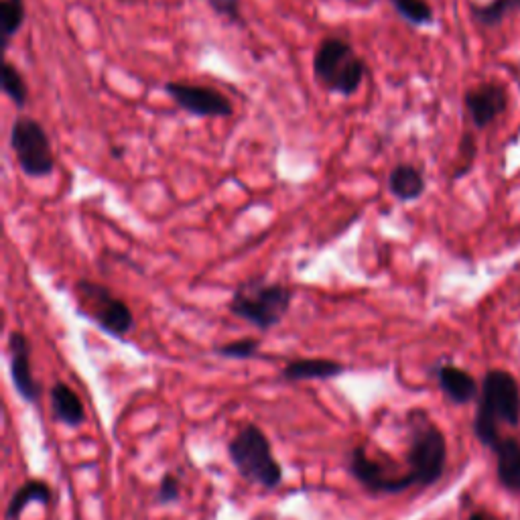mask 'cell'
I'll list each match as a JSON object with an SVG mask.
<instances>
[{"mask_svg": "<svg viewBox=\"0 0 520 520\" xmlns=\"http://www.w3.org/2000/svg\"><path fill=\"white\" fill-rule=\"evenodd\" d=\"M498 423L512 427L520 423V386L506 370H490L484 376L474 419V433L478 441L490 449L502 439Z\"/></svg>", "mask_w": 520, "mask_h": 520, "instance_id": "obj_1", "label": "cell"}, {"mask_svg": "<svg viewBox=\"0 0 520 520\" xmlns=\"http://www.w3.org/2000/svg\"><path fill=\"white\" fill-rule=\"evenodd\" d=\"M366 74L368 65L350 41L342 37L321 39L313 55V76L325 92L350 98L358 94Z\"/></svg>", "mask_w": 520, "mask_h": 520, "instance_id": "obj_2", "label": "cell"}, {"mask_svg": "<svg viewBox=\"0 0 520 520\" xmlns=\"http://www.w3.org/2000/svg\"><path fill=\"white\" fill-rule=\"evenodd\" d=\"M293 303V291L265 277H252L236 287L228 309L260 332H269L285 319Z\"/></svg>", "mask_w": 520, "mask_h": 520, "instance_id": "obj_3", "label": "cell"}, {"mask_svg": "<svg viewBox=\"0 0 520 520\" xmlns=\"http://www.w3.org/2000/svg\"><path fill=\"white\" fill-rule=\"evenodd\" d=\"M228 455L238 474L250 484L267 490L281 486L283 468L273 458L267 435L256 425H244L238 435L228 443Z\"/></svg>", "mask_w": 520, "mask_h": 520, "instance_id": "obj_4", "label": "cell"}, {"mask_svg": "<svg viewBox=\"0 0 520 520\" xmlns=\"http://www.w3.org/2000/svg\"><path fill=\"white\" fill-rule=\"evenodd\" d=\"M447 462V443L443 433L427 419L413 425L407 464V480L411 486H433L445 472Z\"/></svg>", "mask_w": 520, "mask_h": 520, "instance_id": "obj_5", "label": "cell"}, {"mask_svg": "<svg viewBox=\"0 0 520 520\" xmlns=\"http://www.w3.org/2000/svg\"><path fill=\"white\" fill-rule=\"evenodd\" d=\"M76 293L80 299V311L88 315L98 328L114 338H124L135 325V315L130 307L116 297L108 287L82 279L76 283Z\"/></svg>", "mask_w": 520, "mask_h": 520, "instance_id": "obj_6", "label": "cell"}, {"mask_svg": "<svg viewBox=\"0 0 520 520\" xmlns=\"http://www.w3.org/2000/svg\"><path fill=\"white\" fill-rule=\"evenodd\" d=\"M11 149L27 177L43 179L55 169L51 139L41 122L31 116H17L11 124Z\"/></svg>", "mask_w": 520, "mask_h": 520, "instance_id": "obj_7", "label": "cell"}, {"mask_svg": "<svg viewBox=\"0 0 520 520\" xmlns=\"http://www.w3.org/2000/svg\"><path fill=\"white\" fill-rule=\"evenodd\" d=\"M163 90L177 104V108L198 118H228L234 114L230 98L216 88L185 82H167Z\"/></svg>", "mask_w": 520, "mask_h": 520, "instance_id": "obj_8", "label": "cell"}, {"mask_svg": "<svg viewBox=\"0 0 520 520\" xmlns=\"http://www.w3.org/2000/svg\"><path fill=\"white\" fill-rule=\"evenodd\" d=\"M9 364H11V378H13L17 395L25 403L35 405L41 397V386L33 378L31 346H29V340L21 332H13L9 336Z\"/></svg>", "mask_w": 520, "mask_h": 520, "instance_id": "obj_9", "label": "cell"}, {"mask_svg": "<svg viewBox=\"0 0 520 520\" xmlns=\"http://www.w3.org/2000/svg\"><path fill=\"white\" fill-rule=\"evenodd\" d=\"M464 104H466V110H468L474 126L486 128L506 110L508 98H506V92L502 86L482 84V86L466 92Z\"/></svg>", "mask_w": 520, "mask_h": 520, "instance_id": "obj_10", "label": "cell"}, {"mask_svg": "<svg viewBox=\"0 0 520 520\" xmlns=\"http://www.w3.org/2000/svg\"><path fill=\"white\" fill-rule=\"evenodd\" d=\"M350 474L368 490L376 492V494H399V480L401 478H393L386 476V470L370 460L366 455L364 447H354L350 453Z\"/></svg>", "mask_w": 520, "mask_h": 520, "instance_id": "obj_11", "label": "cell"}, {"mask_svg": "<svg viewBox=\"0 0 520 520\" xmlns=\"http://www.w3.org/2000/svg\"><path fill=\"white\" fill-rule=\"evenodd\" d=\"M386 187L395 200L409 204V202H417L425 193L427 181H425V173L419 167L411 163H399L390 169Z\"/></svg>", "mask_w": 520, "mask_h": 520, "instance_id": "obj_12", "label": "cell"}, {"mask_svg": "<svg viewBox=\"0 0 520 520\" xmlns=\"http://www.w3.org/2000/svg\"><path fill=\"white\" fill-rule=\"evenodd\" d=\"M437 380L443 395L455 405H468L478 397V382L466 370L443 364L437 368Z\"/></svg>", "mask_w": 520, "mask_h": 520, "instance_id": "obj_13", "label": "cell"}, {"mask_svg": "<svg viewBox=\"0 0 520 520\" xmlns=\"http://www.w3.org/2000/svg\"><path fill=\"white\" fill-rule=\"evenodd\" d=\"M492 451L496 453L498 482L506 490L520 494V441L514 437H502Z\"/></svg>", "mask_w": 520, "mask_h": 520, "instance_id": "obj_14", "label": "cell"}, {"mask_svg": "<svg viewBox=\"0 0 520 520\" xmlns=\"http://www.w3.org/2000/svg\"><path fill=\"white\" fill-rule=\"evenodd\" d=\"M49 397H51V411L57 421L70 425V427H78L86 421L84 405L68 384H63V382L53 384Z\"/></svg>", "mask_w": 520, "mask_h": 520, "instance_id": "obj_15", "label": "cell"}, {"mask_svg": "<svg viewBox=\"0 0 520 520\" xmlns=\"http://www.w3.org/2000/svg\"><path fill=\"white\" fill-rule=\"evenodd\" d=\"M346 370L344 364L325 360V358H303V360H291L283 368L285 380H330L342 376Z\"/></svg>", "mask_w": 520, "mask_h": 520, "instance_id": "obj_16", "label": "cell"}, {"mask_svg": "<svg viewBox=\"0 0 520 520\" xmlns=\"http://www.w3.org/2000/svg\"><path fill=\"white\" fill-rule=\"evenodd\" d=\"M31 502H41V504H49L51 502V490H49V486L45 482L29 480L21 488H17L15 494L9 500V506H7V520H19L23 510Z\"/></svg>", "mask_w": 520, "mask_h": 520, "instance_id": "obj_17", "label": "cell"}, {"mask_svg": "<svg viewBox=\"0 0 520 520\" xmlns=\"http://www.w3.org/2000/svg\"><path fill=\"white\" fill-rule=\"evenodd\" d=\"M395 13L413 27H427L435 21L433 9L427 0H388Z\"/></svg>", "mask_w": 520, "mask_h": 520, "instance_id": "obj_18", "label": "cell"}, {"mask_svg": "<svg viewBox=\"0 0 520 520\" xmlns=\"http://www.w3.org/2000/svg\"><path fill=\"white\" fill-rule=\"evenodd\" d=\"M25 0H0V23H3V47L21 31L25 23Z\"/></svg>", "mask_w": 520, "mask_h": 520, "instance_id": "obj_19", "label": "cell"}, {"mask_svg": "<svg viewBox=\"0 0 520 520\" xmlns=\"http://www.w3.org/2000/svg\"><path fill=\"white\" fill-rule=\"evenodd\" d=\"M0 84H3V92L17 108L27 106V102H29L27 82H25L23 74L17 70V65H13L11 61H5V65H3V72H0Z\"/></svg>", "mask_w": 520, "mask_h": 520, "instance_id": "obj_20", "label": "cell"}, {"mask_svg": "<svg viewBox=\"0 0 520 520\" xmlns=\"http://www.w3.org/2000/svg\"><path fill=\"white\" fill-rule=\"evenodd\" d=\"M520 9V0H490L488 5H474L472 15L484 27L500 25L512 11Z\"/></svg>", "mask_w": 520, "mask_h": 520, "instance_id": "obj_21", "label": "cell"}, {"mask_svg": "<svg viewBox=\"0 0 520 520\" xmlns=\"http://www.w3.org/2000/svg\"><path fill=\"white\" fill-rule=\"evenodd\" d=\"M260 348V342L254 338H242L230 344H224L220 348H216V354L222 358H232V360H248L252 356H256Z\"/></svg>", "mask_w": 520, "mask_h": 520, "instance_id": "obj_22", "label": "cell"}, {"mask_svg": "<svg viewBox=\"0 0 520 520\" xmlns=\"http://www.w3.org/2000/svg\"><path fill=\"white\" fill-rule=\"evenodd\" d=\"M208 5L218 17L226 19L228 23H234L238 27L246 25L242 17V0H208Z\"/></svg>", "mask_w": 520, "mask_h": 520, "instance_id": "obj_23", "label": "cell"}, {"mask_svg": "<svg viewBox=\"0 0 520 520\" xmlns=\"http://www.w3.org/2000/svg\"><path fill=\"white\" fill-rule=\"evenodd\" d=\"M179 480L175 476H165L161 480V486H159V492H157V500L161 504H171V502H177L179 500Z\"/></svg>", "mask_w": 520, "mask_h": 520, "instance_id": "obj_24", "label": "cell"}, {"mask_svg": "<svg viewBox=\"0 0 520 520\" xmlns=\"http://www.w3.org/2000/svg\"><path fill=\"white\" fill-rule=\"evenodd\" d=\"M460 153H462V159L466 161V165H464V169H462V171L453 173V177H455V179H460V177L468 175V171H470V165H472V161H474V155H476V143H474V137H472V135H466V137L462 139Z\"/></svg>", "mask_w": 520, "mask_h": 520, "instance_id": "obj_25", "label": "cell"}, {"mask_svg": "<svg viewBox=\"0 0 520 520\" xmlns=\"http://www.w3.org/2000/svg\"><path fill=\"white\" fill-rule=\"evenodd\" d=\"M110 157L116 159V161H120V159L124 157V147H112V149H110Z\"/></svg>", "mask_w": 520, "mask_h": 520, "instance_id": "obj_26", "label": "cell"}, {"mask_svg": "<svg viewBox=\"0 0 520 520\" xmlns=\"http://www.w3.org/2000/svg\"><path fill=\"white\" fill-rule=\"evenodd\" d=\"M470 520H494V518L490 514H486V512H474L470 516Z\"/></svg>", "mask_w": 520, "mask_h": 520, "instance_id": "obj_27", "label": "cell"}, {"mask_svg": "<svg viewBox=\"0 0 520 520\" xmlns=\"http://www.w3.org/2000/svg\"><path fill=\"white\" fill-rule=\"evenodd\" d=\"M348 3H356V0H348Z\"/></svg>", "mask_w": 520, "mask_h": 520, "instance_id": "obj_28", "label": "cell"}]
</instances>
